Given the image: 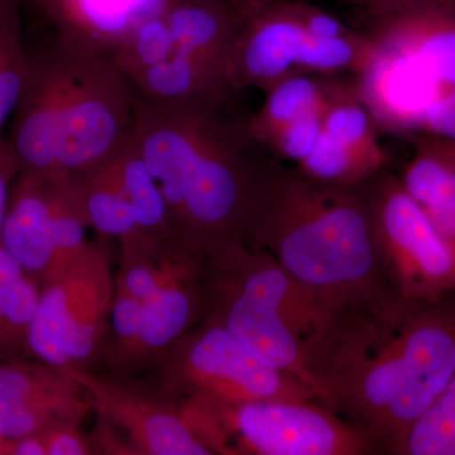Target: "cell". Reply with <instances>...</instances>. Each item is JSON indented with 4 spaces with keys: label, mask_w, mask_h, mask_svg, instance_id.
Masks as SVG:
<instances>
[{
    "label": "cell",
    "mask_w": 455,
    "mask_h": 455,
    "mask_svg": "<svg viewBox=\"0 0 455 455\" xmlns=\"http://www.w3.org/2000/svg\"><path fill=\"white\" fill-rule=\"evenodd\" d=\"M244 90L229 84L182 100L134 92L133 142L160 185L173 230L196 248L243 241L274 156L253 139Z\"/></svg>",
    "instance_id": "1"
},
{
    "label": "cell",
    "mask_w": 455,
    "mask_h": 455,
    "mask_svg": "<svg viewBox=\"0 0 455 455\" xmlns=\"http://www.w3.org/2000/svg\"><path fill=\"white\" fill-rule=\"evenodd\" d=\"M243 238L363 331H390L409 307L383 267L361 185L320 184L275 160Z\"/></svg>",
    "instance_id": "2"
},
{
    "label": "cell",
    "mask_w": 455,
    "mask_h": 455,
    "mask_svg": "<svg viewBox=\"0 0 455 455\" xmlns=\"http://www.w3.org/2000/svg\"><path fill=\"white\" fill-rule=\"evenodd\" d=\"M203 320L223 326L322 401L341 368L379 334L344 322L265 250L238 241L200 248Z\"/></svg>",
    "instance_id": "3"
},
{
    "label": "cell",
    "mask_w": 455,
    "mask_h": 455,
    "mask_svg": "<svg viewBox=\"0 0 455 455\" xmlns=\"http://www.w3.org/2000/svg\"><path fill=\"white\" fill-rule=\"evenodd\" d=\"M28 56V76L5 139L20 172L88 178L133 136L130 80L110 55L57 31Z\"/></svg>",
    "instance_id": "4"
},
{
    "label": "cell",
    "mask_w": 455,
    "mask_h": 455,
    "mask_svg": "<svg viewBox=\"0 0 455 455\" xmlns=\"http://www.w3.org/2000/svg\"><path fill=\"white\" fill-rule=\"evenodd\" d=\"M455 374V293L410 302L390 331L349 359L320 403L400 455L412 427Z\"/></svg>",
    "instance_id": "5"
},
{
    "label": "cell",
    "mask_w": 455,
    "mask_h": 455,
    "mask_svg": "<svg viewBox=\"0 0 455 455\" xmlns=\"http://www.w3.org/2000/svg\"><path fill=\"white\" fill-rule=\"evenodd\" d=\"M185 420L212 453L254 455L379 454L372 436L313 400L224 405L191 396Z\"/></svg>",
    "instance_id": "6"
},
{
    "label": "cell",
    "mask_w": 455,
    "mask_h": 455,
    "mask_svg": "<svg viewBox=\"0 0 455 455\" xmlns=\"http://www.w3.org/2000/svg\"><path fill=\"white\" fill-rule=\"evenodd\" d=\"M377 250L388 280L407 302L455 293V256L401 179L379 172L361 185Z\"/></svg>",
    "instance_id": "7"
},
{
    "label": "cell",
    "mask_w": 455,
    "mask_h": 455,
    "mask_svg": "<svg viewBox=\"0 0 455 455\" xmlns=\"http://www.w3.org/2000/svg\"><path fill=\"white\" fill-rule=\"evenodd\" d=\"M106 254L90 247L41 283L40 301L26 339V353L60 370L80 368L100 346L114 298Z\"/></svg>",
    "instance_id": "8"
},
{
    "label": "cell",
    "mask_w": 455,
    "mask_h": 455,
    "mask_svg": "<svg viewBox=\"0 0 455 455\" xmlns=\"http://www.w3.org/2000/svg\"><path fill=\"white\" fill-rule=\"evenodd\" d=\"M170 353L173 381L224 405L251 403H307L316 400L298 377L260 361L223 326L203 320L176 341ZM317 401V400H316Z\"/></svg>",
    "instance_id": "9"
},
{
    "label": "cell",
    "mask_w": 455,
    "mask_h": 455,
    "mask_svg": "<svg viewBox=\"0 0 455 455\" xmlns=\"http://www.w3.org/2000/svg\"><path fill=\"white\" fill-rule=\"evenodd\" d=\"M74 180L20 172L9 196L0 243L42 283L92 244Z\"/></svg>",
    "instance_id": "10"
},
{
    "label": "cell",
    "mask_w": 455,
    "mask_h": 455,
    "mask_svg": "<svg viewBox=\"0 0 455 455\" xmlns=\"http://www.w3.org/2000/svg\"><path fill=\"white\" fill-rule=\"evenodd\" d=\"M242 25L228 53L224 76L232 88L269 92L302 74L309 41L293 12L292 0H235Z\"/></svg>",
    "instance_id": "11"
},
{
    "label": "cell",
    "mask_w": 455,
    "mask_h": 455,
    "mask_svg": "<svg viewBox=\"0 0 455 455\" xmlns=\"http://www.w3.org/2000/svg\"><path fill=\"white\" fill-rule=\"evenodd\" d=\"M94 407L82 383L46 363H0V440L44 433L59 425H79Z\"/></svg>",
    "instance_id": "12"
},
{
    "label": "cell",
    "mask_w": 455,
    "mask_h": 455,
    "mask_svg": "<svg viewBox=\"0 0 455 455\" xmlns=\"http://www.w3.org/2000/svg\"><path fill=\"white\" fill-rule=\"evenodd\" d=\"M88 392L94 410L127 436L134 451L147 455H209L182 414L83 368H66Z\"/></svg>",
    "instance_id": "13"
},
{
    "label": "cell",
    "mask_w": 455,
    "mask_h": 455,
    "mask_svg": "<svg viewBox=\"0 0 455 455\" xmlns=\"http://www.w3.org/2000/svg\"><path fill=\"white\" fill-rule=\"evenodd\" d=\"M362 18L363 32L383 49L415 60L455 88V0H409Z\"/></svg>",
    "instance_id": "14"
},
{
    "label": "cell",
    "mask_w": 455,
    "mask_h": 455,
    "mask_svg": "<svg viewBox=\"0 0 455 455\" xmlns=\"http://www.w3.org/2000/svg\"><path fill=\"white\" fill-rule=\"evenodd\" d=\"M357 79L377 128L392 133L414 134L427 110L453 88L415 60L385 49Z\"/></svg>",
    "instance_id": "15"
},
{
    "label": "cell",
    "mask_w": 455,
    "mask_h": 455,
    "mask_svg": "<svg viewBox=\"0 0 455 455\" xmlns=\"http://www.w3.org/2000/svg\"><path fill=\"white\" fill-rule=\"evenodd\" d=\"M203 316L202 259L142 301L139 334L128 362L170 350Z\"/></svg>",
    "instance_id": "16"
},
{
    "label": "cell",
    "mask_w": 455,
    "mask_h": 455,
    "mask_svg": "<svg viewBox=\"0 0 455 455\" xmlns=\"http://www.w3.org/2000/svg\"><path fill=\"white\" fill-rule=\"evenodd\" d=\"M161 13L178 52L224 71L242 25L235 0H164Z\"/></svg>",
    "instance_id": "17"
},
{
    "label": "cell",
    "mask_w": 455,
    "mask_h": 455,
    "mask_svg": "<svg viewBox=\"0 0 455 455\" xmlns=\"http://www.w3.org/2000/svg\"><path fill=\"white\" fill-rule=\"evenodd\" d=\"M358 89V79L296 75L267 92L259 112L251 114L250 131L263 146L275 132L301 116L325 109L333 101Z\"/></svg>",
    "instance_id": "18"
},
{
    "label": "cell",
    "mask_w": 455,
    "mask_h": 455,
    "mask_svg": "<svg viewBox=\"0 0 455 455\" xmlns=\"http://www.w3.org/2000/svg\"><path fill=\"white\" fill-rule=\"evenodd\" d=\"M106 167L130 204L140 235L147 243L160 245L180 241L160 185L147 169L133 139Z\"/></svg>",
    "instance_id": "19"
},
{
    "label": "cell",
    "mask_w": 455,
    "mask_h": 455,
    "mask_svg": "<svg viewBox=\"0 0 455 455\" xmlns=\"http://www.w3.org/2000/svg\"><path fill=\"white\" fill-rule=\"evenodd\" d=\"M41 283L0 243V359L26 353V339Z\"/></svg>",
    "instance_id": "20"
},
{
    "label": "cell",
    "mask_w": 455,
    "mask_h": 455,
    "mask_svg": "<svg viewBox=\"0 0 455 455\" xmlns=\"http://www.w3.org/2000/svg\"><path fill=\"white\" fill-rule=\"evenodd\" d=\"M75 184L88 226L118 238L123 254L156 247L140 235L130 204L106 166L88 178L76 180Z\"/></svg>",
    "instance_id": "21"
},
{
    "label": "cell",
    "mask_w": 455,
    "mask_h": 455,
    "mask_svg": "<svg viewBox=\"0 0 455 455\" xmlns=\"http://www.w3.org/2000/svg\"><path fill=\"white\" fill-rule=\"evenodd\" d=\"M401 181L455 256L454 171L439 158L418 151Z\"/></svg>",
    "instance_id": "22"
},
{
    "label": "cell",
    "mask_w": 455,
    "mask_h": 455,
    "mask_svg": "<svg viewBox=\"0 0 455 455\" xmlns=\"http://www.w3.org/2000/svg\"><path fill=\"white\" fill-rule=\"evenodd\" d=\"M132 88L151 100H182L226 85L224 71L175 51L170 59L130 80Z\"/></svg>",
    "instance_id": "23"
},
{
    "label": "cell",
    "mask_w": 455,
    "mask_h": 455,
    "mask_svg": "<svg viewBox=\"0 0 455 455\" xmlns=\"http://www.w3.org/2000/svg\"><path fill=\"white\" fill-rule=\"evenodd\" d=\"M387 155L366 154L322 133L313 149L298 163V170L320 184L352 188L382 172Z\"/></svg>",
    "instance_id": "24"
},
{
    "label": "cell",
    "mask_w": 455,
    "mask_h": 455,
    "mask_svg": "<svg viewBox=\"0 0 455 455\" xmlns=\"http://www.w3.org/2000/svg\"><path fill=\"white\" fill-rule=\"evenodd\" d=\"M20 4L22 0H0V139L5 122L16 112L28 76Z\"/></svg>",
    "instance_id": "25"
},
{
    "label": "cell",
    "mask_w": 455,
    "mask_h": 455,
    "mask_svg": "<svg viewBox=\"0 0 455 455\" xmlns=\"http://www.w3.org/2000/svg\"><path fill=\"white\" fill-rule=\"evenodd\" d=\"M175 51V40L160 9L134 27L110 57L119 71L131 80L152 66L166 61Z\"/></svg>",
    "instance_id": "26"
},
{
    "label": "cell",
    "mask_w": 455,
    "mask_h": 455,
    "mask_svg": "<svg viewBox=\"0 0 455 455\" xmlns=\"http://www.w3.org/2000/svg\"><path fill=\"white\" fill-rule=\"evenodd\" d=\"M377 130L372 114L359 94V85L355 92L333 101L323 121V133L341 145L366 154L386 155Z\"/></svg>",
    "instance_id": "27"
},
{
    "label": "cell",
    "mask_w": 455,
    "mask_h": 455,
    "mask_svg": "<svg viewBox=\"0 0 455 455\" xmlns=\"http://www.w3.org/2000/svg\"><path fill=\"white\" fill-rule=\"evenodd\" d=\"M400 455H455V374L412 427Z\"/></svg>",
    "instance_id": "28"
},
{
    "label": "cell",
    "mask_w": 455,
    "mask_h": 455,
    "mask_svg": "<svg viewBox=\"0 0 455 455\" xmlns=\"http://www.w3.org/2000/svg\"><path fill=\"white\" fill-rule=\"evenodd\" d=\"M328 108L307 114L283 125L265 140L263 147L278 161L290 160L300 163L322 136L323 121Z\"/></svg>",
    "instance_id": "29"
},
{
    "label": "cell",
    "mask_w": 455,
    "mask_h": 455,
    "mask_svg": "<svg viewBox=\"0 0 455 455\" xmlns=\"http://www.w3.org/2000/svg\"><path fill=\"white\" fill-rule=\"evenodd\" d=\"M414 134L455 140V88L449 90L427 110Z\"/></svg>",
    "instance_id": "30"
},
{
    "label": "cell",
    "mask_w": 455,
    "mask_h": 455,
    "mask_svg": "<svg viewBox=\"0 0 455 455\" xmlns=\"http://www.w3.org/2000/svg\"><path fill=\"white\" fill-rule=\"evenodd\" d=\"M79 425H59L41 433L47 455H85L92 453Z\"/></svg>",
    "instance_id": "31"
},
{
    "label": "cell",
    "mask_w": 455,
    "mask_h": 455,
    "mask_svg": "<svg viewBox=\"0 0 455 455\" xmlns=\"http://www.w3.org/2000/svg\"><path fill=\"white\" fill-rule=\"evenodd\" d=\"M18 175L20 166L9 148L7 140L3 137L0 139V230L7 212L12 187Z\"/></svg>",
    "instance_id": "32"
},
{
    "label": "cell",
    "mask_w": 455,
    "mask_h": 455,
    "mask_svg": "<svg viewBox=\"0 0 455 455\" xmlns=\"http://www.w3.org/2000/svg\"><path fill=\"white\" fill-rule=\"evenodd\" d=\"M412 143L416 151L427 152L448 164L455 172V140L439 139V137L414 134Z\"/></svg>",
    "instance_id": "33"
},
{
    "label": "cell",
    "mask_w": 455,
    "mask_h": 455,
    "mask_svg": "<svg viewBox=\"0 0 455 455\" xmlns=\"http://www.w3.org/2000/svg\"><path fill=\"white\" fill-rule=\"evenodd\" d=\"M5 454L47 455L41 434H35V435L8 442L5 444Z\"/></svg>",
    "instance_id": "34"
},
{
    "label": "cell",
    "mask_w": 455,
    "mask_h": 455,
    "mask_svg": "<svg viewBox=\"0 0 455 455\" xmlns=\"http://www.w3.org/2000/svg\"><path fill=\"white\" fill-rule=\"evenodd\" d=\"M346 2L355 5L363 13H374V12L397 7L409 0H346Z\"/></svg>",
    "instance_id": "35"
}]
</instances>
